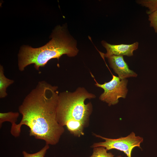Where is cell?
<instances>
[{
  "label": "cell",
  "instance_id": "cell-1",
  "mask_svg": "<svg viewBox=\"0 0 157 157\" xmlns=\"http://www.w3.org/2000/svg\"><path fill=\"white\" fill-rule=\"evenodd\" d=\"M58 88L44 81L38 83L19 107L22 117L19 124L11 126L13 136L19 137L22 126L25 125L30 129V136L43 140L48 145L58 143L65 129L57 119Z\"/></svg>",
  "mask_w": 157,
  "mask_h": 157
},
{
  "label": "cell",
  "instance_id": "cell-2",
  "mask_svg": "<svg viewBox=\"0 0 157 157\" xmlns=\"http://www.w3.org/2000/svg\"><path fill=\"white\" fill-rule=\"evenodd\" d=\"M51 40L46 45L38 48L24 46L18 55V66L20 71L28 65L34 64L36 70L43 67L50 60L66 54L69 57L77 55L78 49L76 40L70 34L66 25L55 27L51 35Z\"/></svg>",
  "mask_w": 157,
  "mask_h": 157
},
{
  "label": "cell",
  "instance_id": "cell-3",
  "mask_svg": "<svg viewBox=\"0 0 157 157\" xmlns=\"http://www.w3.org/2000/svg\"><path fill=\"white\" fill-rule=\"evenodd\" d=\"M95 97L83 87H79L73 92L60 93L57 113L58 123L63 127L66 126L69 132L76 136L84 135V129L87 125L92 111L91 103L86 104L85 101L87 99Z\"/></svg>",
  "mask_w": 157,
  "mask_h": 157
},
{
  "label": "cell",
  "instance_id": "cell-4",
  "mask_svg": "<svg viewBox=\"0 0 157 157\" xmlns=\"http://www.w3.org/2000/svg\"><path fill=\"white\" fill-rule=\"evenodd\" d=\"M93 78L96 83L95 85L104 90V92L99 97V99L107 103L108 106L117 104L120 98H126L128 92L127 79L121 80L118 77L113 75L112 78L110 81L100 84L94 77Z\"/></svg>",
  "mask_w": 157,
  "mask_h": 157
},
{
  "label": "cell",
  "instance_id": "cell-5",
  "mask_svg": "<svg viewBox=\"0 0 157 157\" xmlns=\"http://www.w3.org/2000/svg\"><path fill=\"white\" fill-rule=\"evenodd\" d=\"M95 135L104 140L105 141L95 143L92 146V147H104L107 151L112 149H117L124 152L127 157H131V152L134 147L140 148V144L143 141L142 138L136 136L133 132L126 137L115 139L105 138L96 134Z\"/></svg>",
  "mask_w": 157,
  "mask_h": 157
},
{
  "label": "cell",
  "instance_id": "cell-6",
  "mask_svg": "<svg viewBox=\"0 0 157 157\" xmlns=\"http://www.w3.org/2000/svg\"><path fill=\"white\" fill-rule=\"evenodd\" d=\"M101 44L106 49V53H104L101 52L100 54L102 57L107 58L113 55L132 56L133 51L138 49L139 45L137 42L131 44H112L104 40L101 41Z\"/></svg>",
  "mask_w": 157,
  "mask_h": 157
},
{
  "label": "cell",
  "instance_id": "cell-7",
  "mask_svg": "<svg viewBox=\"0 0 157 157\" xmlns=\"http://www.w3.org/2000/svg\"><path fill=\"white\" fill-rule=\"evenodd\" d=\"M109 65L121 80L131 77H136L138 74L129 69L123 56L113 55L107 58Z\"/></svg>",
  "mask_w": 157,
  "mask_h": 157
},
{
  "label": "cell",
  "instance_id": "cell-8",
  "mask_svg": "<svg viewBox=\"0 0 157 157\" xmlns=\"http://www.w3.org/2000/svg\"><path fill=\"white\" fill-rule=\"evenodd\" d=\"M14 81L6 78L4 74L3 67L0 66V98H4L7 95L6 92L7 88L13 83Z\"/></svg>",
  "mask_w": 157,
  "mask_h": 157
},
{
  "label": "cell",
  "instance_id": "cell-9",
  "mask_svg": "<svg viewBox=\"0 0 157 157\" xmlns=\"http://www.w3.org/2000/svg\"><path fill=\"white\" fill-rule=\"evenodd\" d=\"M19 115L18 112L12 111L7 113H0V126L1 127L2 124L5 122H10L12 126L16 123Z\"/></svg>",
  "mask_w": 157,
  "mask_h": 157
},
{
  "label": "cell",
  "instance_id": "cell-10",
  "mask_svg": "<svg viewBox=\"0 0 157 157\" xmlns=\"http://www.w3.org/2000/svg\"><path fill=\"white\" fill-rule=\"evenodd\" d=\"M136 2L143 6L148 8L146 13L149 15L157 10V0H139Z\"/></svg>",
  "mask_w": 157,
  "mask_h": 157
},
{
  "label": "cell",
  "instance_id": "cell-11",
  "mask_svg": "<svg viewBox=\"0 0 157 157\" xmlns=\"http://www.w3.org/2000/svg\"><path fill=\"white\" fill-rule=\"evenodd\" d=\"M105 148L100 147H94L93 153L90 157H114L111 153H107Z\"/></svg>",
  "mask_w": 157,
  "mask_h": 157
},
{
  "label": "cell",
  "instance_id": "cell-12",
  "mask_svg": "<svg viewBox=\"0 0 157 157\" xmlns=\"http://www.w3.org/2000/svg\"><path fill=\"white\" fill-rule=\"evenodd\" d=\"M49 148V145H45L40 150L35 153L29 154L25 151H22L23 157H45L47 150Z\"/></svg>",
  "mask_w": 157,
  "mask_h": 157
},
{
  "label": "cell",
  "instance_id": "cell-13",
  "mask_svg": "<svg viewBox=\"0 0 157 157\" xmlns=\"http://www.w3.org/2000/svg\"><path fill=\"white\" fill-rule=\"evenodd\" d=\"M148 20L150 22V26L154 28L157 34V10L149 15Z\"/></svg>",
  "mask_w": 157,
  "mask_h": 157
},
{
  "label": "cell",
  "instance_id": "cell-14",
  "mask_svg": "<svg viewBox=\"0 0 157 157\" xmlns=\"http://www.w3.org/2000/svg\"><path fill=\"white\" fill-rule=\"evenodd\" d=\"M117 157H122L121 156H117Z\"/></svg>",
  "mask_w": 157,
  "mask_h": 157
}]
</instances>
